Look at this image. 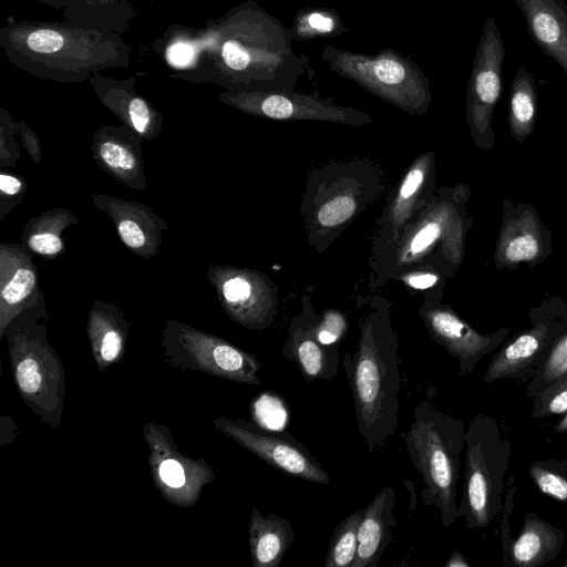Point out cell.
I'll use <instances>...</instances> for the list:
<instances>
[{
  "instance_id": "6da1fadb",
  "label": "cell",
  "mask_w": 567,
  "mask_h": 567,
  "mask_svg": "<svg viewBox=\"0 0 567 567\" xmlns=\"http://www.w3.org/2000/svg\"><path fill=\"white\" fill-rule=\"evenodd\" d=\"M398 338L385 313L371 312L361 323L354 353L342 364L352 393L359 434L378 454L398 427L401 377Z\"/></svg>"
},
{
  "instance_id": "7a4b0ae2",
  "label": "cell",
  "mask_w": 567,
  "mask_h": 567,
  "mask_svg": "<svg viewBox=\"0 0 567 567\" xmlns=\"http://www.w3.org/2000/svg\"><path fill=\"white\" fill-rule=\"evenodd\" d=\"M413 415L402 439L424 483L423 504L437 507L441 523L447 528L460 517L456 487L465 451V422L444 413L427 400L415 405Z\"/></svg>"
},
{
  "instance_id": "3957f363",
  "label": "cell",
  "mask_w": 567,
  "mask_h": 567,
  "mask_svg": "<svg viewBox=\"0 0 567 567\" xmlns=\"http://www.w3.org/2000/svg\"><path fill=\"white\" fill-rule=\"evenodd\" d=\"M465 474L458 515L470 529L489 526L501 515L512 447L496 419L477 414L465 432Z\"/></svg>"
},
{
  "instance_id": "277c9868",
  "label": "cell",
  "mask_w": 567,
  "mask_h": 567,
  "mask_svg": "<svg viewBox=\"0 0 567 567\" xmlns=\"http://www.w3.org/2000/svg\"><path fill=\"white\" fill-rule=\"evenodd\" d=\"M321 59L338 75L403 111L423 114L429 107V78L413 60L394 49L365 54L328 45Z\"/></svg>"
},
{
  "instance_id": "5b68a950",
  "label": "cell",
  "mask_w": 567,
  "mask_h": 567,
  "mask_svg": "<svg viewBox=\"0 0 567 567\" xmlns=\"http://www.w3.org/2000/svg\"><path fill=\"white\" fill-rule=\"evenodd\" d=\"M229 435L274 468L307 482L327 485L328 472L309 449L290 433L245 422L225 425Z\"/></svg>"
},
{
  "instance_id": "8992f818",
  "label": "cell",
  "mask_w": 567,
  "mask_h": 567,
  "mask_svg": "<svg viewBox=\"0 0 567 567\" xmlns=\"http://www.w3.org/2000/svg\"><path fill=\"white\" fill-rule=\"evenodd\" d=\"M206 275L225 311L234 320L250 329H262L271 323L274 305L257 272L212 264Z\"/></svg>"
},
{
  "instance_id": "52a82bcc",
  "label": "cell",
  "mask_w": 567,
  "mask_h": 567,
  "mask_svg": "<svg viewBox=\"0 0 567 567\" xmlns=\"http://www.w3.org/2000/svg\"><path fill=\"white\" fill-rule=\"evenodd\" d=\"M33 254L22 244H0V333L21 312L45 313V298L39 286Z\"/></svg>"
},
{
  "instance_id": "ba28073f",
  "label": "cell",
  "mask_w": 567,
  "mask_h": 567,
  "mask_svg": "<svg viewBox=\"0 0 567 567\" xmlns=\"http://www.w3.org/2000/svg\"><path fill=\"white\" fill-rule=\"evenodd\" d=\"M246 111L272 120H320L347 124H365L371 117L351 107L322 99L317 91L305 94L293 91H255L239 103Z\"/></svg>"
},
{
  "instance_id": "9c48e42d",
  "label": "cell",
  "mask_w": 567,
  "mask_h": 567,
  "mask_svg": "<svg viewBox=\"0 0 567 567\" xmlns=\"http://www.w3.org/2000/svg\"><path fill=\"white\" fill-rule=\"evenodd\" d=\"M91 199L111 218L121 241L132 254L145 260L158 254L168 224L152 207L102 193L92 194Z\"/></svg>"
},
{
  "instance_id": "30bf717a",
  "label": "cell",
  "mask_w": 567,
  "mask_h": 567,
  "mask_svg": "<svg viewBox=\"0 0 567 567\" xmlns=\"http://www.w3.org/2000/svg\"><path fill=\"white\" fill-rule=\"evenodd\" d=\"M504 42L493 17L485 19L476 47L467 86L468 111L480 121L486 117L502 92Z\"/></svg>"
},
{
  "instance_id": "8fae6325",
  "label": "cell",
  "mask_w": 567,
  "mask_h": 567,
  "mask_svg": "<svg viewBox=\"0 0 567 567\" xmlns=\"http://www.w3.org/2000/svg\"><path fill=\"white\" fill-rule=\"evenodd\" d=\"M143 137L133 128L104 127L93 135L92 156L96 165L116 182L144 192L147 189Z\"/></svg>"
},
{
  "instance_id": "7c38bea8",
  "label": "cell",
  "mask_w": 567,
  "mask_h": 567,
  "mask_svg": "<svg viewBox=\"0 0 567 567\" xmlns=\"http://www.w3.org/2000/svg\"><path fill=\"white\" fill-rule=\"evenodd\" d=\"M427 331L436 343L458 362V373H471L478 361L494 350L504 332L482 336L452 311L440 307H424L421 311Z\"/></svg>"
},
{
  "instance_id": "4fadbf2b",
  "label": "cell",
  "mask_w": 567,
  "mask_h": 567,
  "mask_svg": "<svg viewBox=\"0 0 567 567\" xmlns=\"http://www.w3.org/2000/svg\"><path fill=\"white\" fill-rule=\"evenodd\" d=\"M532 40L567 75V6L564 0H515Z\"/></svg>"
},
{
  "instance_id": "5bb4252c",
  "label": "cell",
  "mask_w": 567,
  "mask_h": 567,
  "mask_svg": "<svg viewBox=\"0 0 567 567\" xmlns=\"http://www.w3.org/2000/svg\"><path fill=\"white\" fill-rule=\"evenodd\" d=\"M395 491L384 486L363 508L358 528V548L351 567H377L389 544L394 516Z\"/></svg>"
},
{
  "instance_id": "9a60e30c",
  "label": "cell",
  "mask_w": 567,
  "mask_h": 567,
  "mask_svg": "<svg viewBox=\"0 0 567 567\" xmlns=\"http://www.w3.org/2000/svg\"><path fill=\"white\" fill-rule=\"evenodd\" d=\"M566 534L534 512L525 514L518 535L512 539L504 567H538L557 558Z\"/></svg>"
},
{
  "instance_id": "2e32d148",
  "label": "cell",
  "mask_w": 567,
  "mask_h": 567,
  "mask_svg": "<svg viewBox=\"0 0 567 567\" xmlns=\"http://www.w3.org/2000/svg\"><path fill=\"white\" fill-rule=\"evenodd\" d=\"M282 354L293 361L306 382L330 381L340 362L339 344L321 343L310 324H293L282 347Z\"/></svg>"
},
{
  "instance_id": "e0dca14e",
  "label": "cell",
  "mask_w": 567,
  "mask_h": 567,
  "mask_svg": "<svg viewBox=\"0 0 567 567\" xmlns=\"http://www.w3.org/2000/svg\"><path fill=\"white\" fill-rule=\"evenodd\" d=\"M546 337L545 327L517 336L492 358L483 382L493 383L502 379L528 381L537 369Z\"/></svg>"
},
{
  "instance_id": "ac0fdd59",
  "label": "cell",
  "mask_w": 567,
  "mask_h": 567,
  "mask_svg": "<svg viewBox=\"0 0 567 567\" xmlns=\"http://www.w3.org/2000/svg\"><path fill=\"white\" fill-rule=\"evenodd\" d=\"M249 536L256 567L279 566L296 537L288 519L275 513L264 516L257 508L251 512Z\"/></svg>"
},
{
  "instance_id": "d6986e66",
  "label": "cell",
  "mask_w": 567,
  "mask_h": 567,
  "mask_svg": "<svg viewBox=\"0 0 567 567\" xmlns=\"http://www.w3.org/2000/svg\"><path fill=\"white\" fill-rule=\"evenodd\" d=\"M80 218L71 210L50 208L30 218L21 235V244L33 255L45 260H54L65 250L63 231L78 225Z\"/></svg>"
},
{
  "instance_id": "ffe728a7",
  "label": "cell",
  "mask_w": 567,
  "mask_h": 567,
  "mask_svg": "<svg viewBox=\"0 0 567 567\" xmlns=\"http://www.w3.org/2000/svg\"><path fill=\"white\" fill-rule=\"evenodd\" d=\"M567 373V329L551 334L547 331L537 369L526 384V395L534 400Z\"/></svg>"
},
{
  "instance_id": "44dd1931",
  "label": "cell",
  "mask_w": 567,
  "mask_h": 567,
  "mask_svg": "<svg viewBox=\"0 0 567 567\" xmlns=\"http://www.w3.org/2000/svg\"><path fill=\"white\" fill-rule=\"evenodd\" d=\"M292 41L336 38L349 32L343 19L333 8L306 7L300 9L289 28Z\"/></svg>"
},
{
  "instance_id": "7402d4cb",
  "label": "cell",
  "mask_w": 567,
  "mask_h": 567,
  "mask_svg": "<svg viewBox=\"0 0 567 567\" xmlns=\"http://www.w3.org/2000/svg\"><path fill=\"white\" fill-rule=\"evenodd\" d=\"M124 322L122 311L112 303L96 300L90 312V331L100 344L104 361H113L122 350L123 334L118 328Z\"/></svg>"
},
{
  "instance_id": "603a6c76",
  "label": "cell",
  "mask_w": 567,
  "mask_h": 567,
  "mask_svg": "<svg viewBox=\"0 0 567 567\" xmlns=\"http://www.w3.org/2000/svg\"><path fill=\"white\" fill-rule=\"evenodd\" d=\"M363 509L355 511L340 522L329 542L324 567H351L358 548V528Z\"/></svg>"
},
{
  "instance_id": "cb8c5ba5",
  "label": "cell",
  "mask_w": 567,
  "mask_h": 567,
  "mask_svg": "<svg viewBox=\"0 0 567 567\" xmlns=\"http://www.w3.org/2000/svg\"><path fill=\"white\" fill-rule=\"evenodd\" d=\"M528 475L543 494L567 504V458L534 461Z\"/></svg>"
},
{
  "instance_id": "d4e9b609",
  "label": "cell",
  "mask_w": 567,
  "mask_h": 567,
  "mask_svg": "<svg viewBox=\"0 0 567 567\" xmlns=\"http://www.w3.org/2000/svg\"><path fill=\"white\" fill-rule=\"evenodd\" d=\"M536 106L535 80L526 66L516 72L511 86V116L513 122L525 126L533 122Z\"/></svg>"
},
{
  "instance_id": "484cf974",
  "label": "cell",
  "mask_w": 567,
  "mask_h": 567,
  "mask_svg": "<svg viewBox=\"0 0 567 567\" xmlns=\"http://www.w3.org/2000/svg\"><path fill=\"white\" fill-rule=\"evenodd\" d=\"M251 414L257 425L271 431H284L289 424L288 402L274 392L260 393L251 404Z\"/></svg>"
},
{
  "instance_id": "4316f807",
  "label": "cell",
  "mask_w": 567,
  "mask_h": 567,
  "mask_svg": "<svg viewBox=\"0 0 567 567\" xmlns=\"http://www.w3.org/2000/svg\"><path fill=\"white\" fill-rule=\"evenodd\" d=\"M567 412V373L532 400L530 415L544 419Z\"/></svg>"
},
{
  "instance_id": "83f0119b",
  "label": "cell",
  "mask_w": 567,
  "mask_h": 567,
  "mask_svg": "<svg viewBox=\"0 0 567 567\" xmlns=\"http://www.w3.org/2000/svg\"><path fill=\"white\" fill-rule=\"evenodd\" d=\"M28 182L20 175L6 172L0 173V219L3 220L7 214L16 208L27 194Z\"/></svg>"
},
{
  "instance_id": "f1b7e54d",
  "label": "cell",
  "mask_w": 567,
  "mask_h": 567,
  "mask_svg": "<svg viewBox=\"0 0 567 567\" xmlns=\"http://www.w3.org/2000/svg\"><path fill=\"white\" fill-rule=\"evenodd\" d=\"M316 338L323 344H339L347 331L344 317L336 311L327 312L317 324H310Z\"/></svg>"
},
{
  "instance_id": "f546056e",
  "label": "cell",
  "mask_w": 567,
  "mask_h": 567,
  "mask_svg": "<svg viewBox=\"0 0 567 567\" xmlns=\"http://www.w3.org/2000/svg\"><path fill=\"white\" fill-rule=\"evenodd\" d=\"M355 210V203L349 196H340L324 204L318 214L322 226L332 227L344 223Z\"/></svg>"
},
{
  "instance_id": "4dcf8cb0",
  "label": "cell",
  "mask_w": 567,
  "mask_h": 567,
  "mask_svg": "<svg viewBox=\"0 0 567 567\" xmlns=\"http://www.w3.org/2000/svg\"><path fill=\"white\" fill-rule=\"evenodd\" d=\"M425 175V168L423 164H416L404 177L403 183L400 187L395 204L394 214H403L405 206L410 205L412 198L417 193L419 188L423 184Z\"/></svg>"
},
{
  "instance_id": "1f68e13d",
  "label": "cell",
  "mask_w": 567,
  "mask_h": 567,
  "mask_svg": "<svg viewBox=\"0 0 567 567\" xmlns=\"http://www.w3.org/2000/svg\"><path fill=\"white\" fill-rule=\"evenodd\" d=\"M516 476L515 474H512L509 478L507 480L506 484V492H505V502L503 505V509L501 512V546H502V553L503 558L507 555L512 537L509 533V516L513 512L514 507V496L516 492Z\"/></svg>"
},
{
  "instance_id": "d6a6232c",
  "label": "cell",
  "mask_w": 567,
  "mask_h": 567,
  "mask_svg": "<svg viewBox=\"0 0 567 567\" xmlns=\"http://www.w3.org/2000/svg\"><path fill=\"white\" fill-rule=\"evenodd\" d=\"M17 128L2 123L0 128V166L1 168L16 166L20 158V145L14 135Z\"/></svg>"
},
{
  "instance_id": "836d02e7",
  "label": "cell",
  "mask_w": 567,
  "mask_h": 567,
  "mask_svg": "<svg viewBox=\"0 0 567 567\" xmlns=\"http://www.w3.org/2000/svg\"><path fill=\"white\" fill-rule=\"evenodd\" d=\"M441 235V226L439 223L431 221L420 228L414 237L410 240L406 258H414L423 254L433 245Z\"/></svg>"
},
{
  "instance_id": "e575fe53",
  "label": "cell",
  "mask_w": 567,
  "mask_h": 567,
  "mask_svg": "<svg viewBox=\"0 0 567 567\" xmlns=\"http://www.w3.org/2000/svg\"><path fill=\"white\" fill-rule=\"evenodd\" d=\"M63 37L53 30L41 29L28 38V47L39 53H53L63 47Z\"/></svg>"
},
{
  "instance_id": "d590c367",
  "label": "cell",
  "mask_w": 567,
  "mask_h": 567,
  "mask_svg": "<svg viewBox=\"0 0 567 567\" xmlns=\"http://www.w3.org/2000/svg\"><path fill=\"white\" fill-rule=\"evenodd\" d=\"M538 252V243L530 235L513 239L506 247L505 255L511 261H522L534 258Z\"/></svg>"
},
{
  "instance_id": "8d00e7d4",
  "label": "cell",
  "mask_w": 567,
  "mask_h": 567,
  "mask_svg": "<svg viewBox=\"0 0 567 567\" xmlns=\"http://www.w3.org/2000/svg\"><path fill=\"white\" fill-rule=\"evenodd\" d=\"M17 379L23 391L28 393L37 391L41 381L37 363L31 359L21 361L17 367Z\"/></svg>"
},
{
  "instance_id": "74e56055",
  "label": "cell",
  "mask_w": 567,
  "mask_h": 567,
  "mask_svg": "<svg viewBox=\"0 0 567 567\" xmlns=\"http://www.w3.org/2000/svg\"><path fill=\"white\" fill-rule=\"evenodd\" d=\"M17 131L20 135L21 143L27 150L31 159L35 164H40L42 161V150L37 134L25 124H22V126L17 125Z\"/></svg>"
},
{
  "instance_id": "f35d334b",
  "label": "cell",
  "mask_w": 567,
  "mask_h": 567,
  "mask_svg": "<svg viewBox=\"0 0 567 567\" xmlns=\"http://www.w3.org/2000/svg\"><path fill=\"white\" fill-rule=\"evenodd\" d=\"M159 476L171 487H181L185 483L184 470L174 460H166L161 464Z\"/></svg>"
},
{
  "instance_id": "ab89813d",
  "label": "cell",
  "mask_w": 567,
  "mask_h": 567,
  "mask_svg": "<svg viewBox=\"0 0 567 567\" xmlns=\"http://www.w3.org/2000/svg\"><path fill=\"white\" fill-rule=\"evenodd\" d=\"M194 55V50L190 45L185 43H176L169 48L168 59L174 65H186L188 64Z\"/></svg>"
},
{
  "instance_id": "60d3db41",
  "label": "cell",
  "mask_w": 567,
  "mask_h": 567,
  "mask_svg": "<svg viewBox=\"0 0 567 567\" xmlns=\"http://www.w3.org/2000/svg\"><path fill=\"white\" fill-rule=\"evenodd\" d=\"M405 280L415 289H426L432 287L437 281V278L432 274H417L408 277Z\"/></svg>"
},
{
  "instance_id": "b9f144b4",
  "label": "cell",
  "mask_w": 567,
  "mask_h": 567,
  "mask_svg": "<svg viewBox=\"0 0 567 567\" xmlns=\"http://www.w3.org/2000/svg\"><path fill=\"white\" fill-rule=\"evenodd\" d=\"M445 567H471L466 557L458 550H454L444 564Z\"/></svg>"
},
{
  "instance_id": "7bdbcfd3",
  "label": "cell",
  "mask_w": 567,
  "mask_h": 567,
  "mask_svg": "<svg viewBox=\"0 0 567 567\" xmlns=\"http://www.w3.org/2000/svg\"><path fill=\"white\" fill-rule=\"evenodd\" d=\"M553 432L555 434H564L567 433V412L561 416V419L554 425Z\"/></svg>"
},
{
  "instance_id": "ee69618b",
  "label": "cell",
  "mask_w": 567,
  "mask_h": 567,
  "mask_svg": "<svg viewBox=\"0 0 567 567\" xmlns=\"http://www.w3.org/2000/svg\"><path fill=\"white\" fill-rule=\"evenodd\" d=\"M563 567H567V558L564 560V563L561 564Z\"/></svg>"
}]
</instances>
